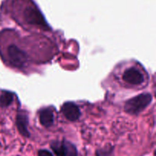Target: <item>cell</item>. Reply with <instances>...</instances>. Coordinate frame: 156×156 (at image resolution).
Wrapping results in <instances>:
<instances>
[{
	"mask_svg": "<svg viewBox=\"0 0 156 156\" xmlns=\"http://www.w3.org/2000/svg\"><path fill=\"white\" fill-rule=\"evenodd\" d=\"M152 101V97L151 94L143 93L127 101L125 104L124 109L128 114H138L146 109L150 105Z\"/></svg>",
	"mask_w": 156,
	"mask_h": 156,
	"instance_id": "obj_1",
	"label": "cell"
},
{
	"mask_svg": "<svg viewBox=\"0 0 156 156\" xmlns=\"http://www.w3.org/2000/svg\"><path fill=\"white\" fill-rule=\"evenodd\" d=\"M38 156H53V154L50 152H49V151L43 149V150L39 151V152H38Z\"/></svg>",
	"mask_w": 156,
	"mask_h": 156,
	"instance_id": "obj_9",
	"label": "cell"
},
{
	"mask_svg": "<svg viewBox=\"0 0 156 156\" xmlns=\"http://www.w3.org/2000/svg\"><path fill=\"white\" fill-rule=\"evenodd\" d=\"M51 148L56 156H77L76 146L66 140L54 141L52 143Z\"/></svg>",
	"mask_w": 156,
	"mask_h": 156,
	"instance_id": "obj_2",
	"label": "cell"
},
{
	"mask_svg": "<svg viewBox=\"0 0 156 156\" xmlns=\"http://www.w3.org/2000/svg\"><path fill=\"white\" fill-rule=\"evenodd\" d=\"M16 125L18 131L22 136L25 137H28L30 136L29 131L27 129L28 126V116L27 113L24 111H20L17 115Z\"/></svg>",
	"mask_w": 156,
	"mask_h": 156,
	"instance_id": "obj_6",
	"label": "cell"
},
{
	"mask_svg": "<svg viewBox=\"0 0 156 156\" xmlns=\"http://www.w3.org/2000/svg\"><path fill=\"white\" fill-rule=\"evenodd\" d=\"M40 123L45 127H50L54 121V114L51 108H46L41 110L39 114Z\"/></svg>",
	"mask_w": 156,
	"mask_h": 156,
	"instance_id": "obj_7",
	"label": "cell"
},
{
	"mask_svg": "<svg viewBox=\"0 0 156 156\" xmlns=\"http://www.w3.org/2000/svg\"><path fill=\"white\" fill-rule=\"evenodd\" d=\"M123 79L126 83L130 85H140L144 81V77L140 70L134 67H130L124 72Z\"/></svg>",
	"mask_w": 156,
	"mask_h": 156,
	"instance_id": "obj_4",
	"label": "cell"
},
{
	"mask_svg": "<svg viewBox=\"0 0 156 156\" xmlns=\"http://www.w3.org/2000/svg\"><path fill=\"white\" fill-rule=\"evenodd\" d=\"M7 52L9 61L12 66L18 68L24 66L27 60V56L24 52L14 44L9 46Z\"/></svg>",
	"mask_w": 156,
	"mask_h": 156,
	"instance_id": "obj_3",
	"label": "cell"
},
{
	"mask_svg": "<svg viewBox=\"0 0 156 156\" xmlns=\"http://www.w3.org/2000/svg\"><path fill=\"white\" fill-rule=\"evenodd\" d=\"M62 113L67 120L76 121L80 117L81 111L79 108L73 102H66L62 106Z\"/></svg>",
	"mask_w": 156,
	"mask_h": 156,
	"instance_id": "obj_5",
	"label": "cell"
},
{
	"mask_svg": "<svg viewBox=\"0 0 156 156\" xmlns=\"http://www.w3.org/2000/svg\"><path fill=\"white\" fill-rule=\"evenodd\" d=\"M14 100V94L8 91H4L0 94V106L2 108H7Z\"/></svg>",
	"mask_w": 156,
	"mask_h": 156,
	"instance_id": "obj_8",
	"label": "cell"
}]
</instances>
